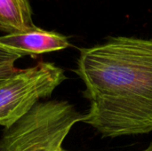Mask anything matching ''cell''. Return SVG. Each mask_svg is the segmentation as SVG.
<instances>
[{
    "instance_id": "obj_1",
    "label": "cell",
    "mask_w": 152,
    "mask_h": 151,
    "mask_svg": "<svg viewBox=\"0 0 152 151\" xmlns=\"http://www.w3.org/2000/svg\"><path fill=\"white\" fill-rule=\"evenodd\" d=\"M76 73L89 101L83 123L102 137L152 132V39L113 36L80 49Z\"/></svg>"
},
{
    "instance_id": "obj_2",
    "label": "cell",
    "mask_w": 152,
    "mask_h": 151,
    "mask_svg": "<svg viewBox=\"0 0 152 151\" xmlns=\"http://www.w3.org/2000/svg\"><path fill=\"white\" fill-rule=\"evenodd\" d=\"M83 115L67 101L38 102L22 118L5 128L0 151H66L62 143Z\"/></svg>"
},
{
    "instance_id": "obj_3",
    "label": "cell",
    "mask_w": 152,
    "mask_h": 151,
    "mask_svg": "<svg viewBox=\"0 0 152 151\" xmlns=\"http://www.w3.org/2000/svg\"><path fill=\"white\" fill-rule=\"evenodd\" d=\"M66 79L64 70L52 62L19 69L0 85V126L11 127Z\"/></svg>"
},
{
    "instance_id": "obj_4",
    "label": "cell",
    "mask_w": 152,
    "mask_h": 151,
    "mask_svg": "<svg viewBox=\"0 0 152 151\" xmlns=\"http://www.w3.org/2000/svg\"><path fill=\"white\" fill-rule=\"evenodd\" d=\"M0 44L25 55L38 54L61 51L68 48L69 38L58 32L48 31L37 26L29 30L0 36Z\"/></svg>"
},
{
    "instance_id": "obj_5",
    "label": "cell",
    "mask_w": 152,
    "mask_h": 151,
    "mask_svg": "<svg viewBox=\"0 0 152 151\" xmlns=\"http://www.w3.org/2000/svg\"><path fill=\"white\" fill-rule=\"evenodd\" d=\"M35 27L29 0H0V31L13 34Z\"/></svg>"
},
{
    "instance_id": "obj_6",
    "label": "cell",
    "mask_w": 152,
    "mask_h": 151,
    "mask_svg": "<svg viewBox=\"0 0 152 151\" xmlns=\"http://www.w3.org/2000/svg\"><path fill=\"white\" fill-rule=\"evenodd\" d=\"M24 55L8 47H5L0 44V66L14 63L18 59L22 58Z\"/></svg>"
},
{
    "instance_id": "obj_7",
    "label": "cell",
    "mask_w": 152,
    "mask_h": 151,
    "mask_svg": "<svg viewBox=\"0 0 152 151\" xmlns=\"http://www.w3.org/2000/svg\"><path fill=\"white\" fill-rule=\"evenodd\" d=\"M19 69L14 67V63H9L0 66V85L10 78Z\"/></svg>"
},
{
    "instance_id": "obj_8",
    "label": "cell",
    "mask_w": 152,
    "mask_h": 151,
    "mask_svg": "<svg viewBox=\"0 0 152 151\" xmlns=\"http://www.w3.org/2000/svg\"><path fill=\"white\" fill-rule=\"evenodd\" d=\"M142 151H152V143L146 149V150H142Z\"/></svg>"
}]
</instances>
